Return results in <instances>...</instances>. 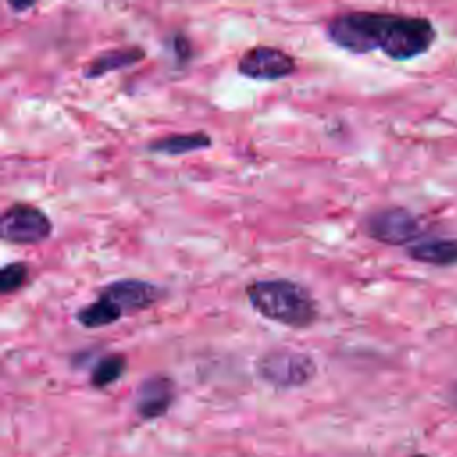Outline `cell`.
<instances>
[{"label":"cell","instance_id":"8992f818","mask_svg":"<svg viewBox=\"0 0 457 457\" xmlns=\"http://www.w3.org/2000/svg\"><path fill=\"white\" fill-rule=\"evenodd\" d=\"M241 77L250 80L275 82L296 73V57L278 46L255 45L245 50L236 66Z\"/></svg>","mask_w":457,"mask_h":457},{"label":"cell","instance_id":"9c48e42d","mask_svg":"<svg viewBox=\"0 0 457 457\" xmlns=\"http://www.w3.org/2000/svg\"><path fill=\"white\" fill-rule=\"evenodd\" d=\"M145 57H146V50L139 45L109 48L96 54L93 59H89L82 66V77L87 80H96L109 73L132 68L141 61H145Z\"/></svg>","mask_w":457,"mask_h":457},{"label":"cell","instance_id":"9a60e30c","mask_svg":"<svg viewBox=\"0 0 457 457\" xmlns=\"http://www.w3.org/2000/svg\"><path fill=\"white\" fill-rule=\"evenodd\" d=\"M166 48L170 52V55H173V64L175 68H186L191 59H193V43L189 39L187 34H184L182 30H173L166 41Z\"/></svg>","mask_w":457,"mask_h":457},{"label":"cell","instance_id":"e0dca14e","mask_svg":"<svg viewBox=\"0 0 457 457\" xmlns=\"http://www.w3.org/2000/svg\"><path fill=\"white\" fill-rule=\"evenodd\" d=\"M450 400L457 405V382L453 384V387H452V391H450Z\"/></svg>","mask_w":457,"mask_h":457},{"label":"cell","instance_id":"7c38bea8","mask_svg":"<svg viewBox=\"0 0 457 457\" xmlns=\"http://www.w3.org/2000/svg\"><path fill=\"white\" fill-rule=\"evenodd\" d=\"M73 318L80 327H84L87 330H95V328H104V327L114 325L116 321H120L123 318V314L111 302L96 296L93 302L80 305L75 311Z\"/></svg>","mask_w":457,"mask_h":457},{"label":"cell","instance_id":"6da1fadb","mask_svg":"<svg viewBox=\"0 0 457 457\" xmlns=\"http://www.w3.org/2000/svg\"><path fill=\"white\" fill-rule=\"evenodd\" d=\"M325 36L334 46L348 54L382 52L393 61H411L430 50L437 32L425 16L346 11L327 20Z\"/></svg>","mask_w":457,"mask_h":457},{"label":"cell","instance_id":"277c9868","mask_svg":"<svg viewBox=\"0 0 457 457\" xmlns=\"http://www.w3.org/2000/svg\"><path fill=\"white\" fill-rule=\"evenodd\" d=\"M54 223L50 216L34 204L12 202L2 211L0 237L18 246H36L50 239Z\"/></svg>","mask_w":457,"mask_h":457},{"label":"cell","instance_id":"2e32d148","mask_svg":"<svg viewBox=\"0 0 457 457\" xmlns=\"http://www.w3.org/2000/svg\"><path fill=\"white\" fill-rule=\"evenodd\" d=\"M5 5H7L14 14H21V12H27V11L34 9L37 4H36V2H32V4H12V2H7Z\"/></svg>","mask_w":457,"mask_h":457},{"label":"cell","instance_id":"4fadbf2b","mask_svg":"<svg viewBox=\"0 0 457 457\" xmlns=\"http://www.w3.org/2000/svg\"><path fill=\"white\" fill-rule=\"evenodd\" d=\"M127 357L120 352H114V353H105L102 355L93 370H91V375H89V384L95 387V389H105L109 387L111 384L118 382L125 371H127Z\"/></svg>","mask_w":457,"mask_h":457},{"label":"cell","instance_id":"ac0fdd59","mask_svg":"<svg viewBox=\"0 0 457 457\" xmlns=\"http://www.w3.org/2000/svg\"><path fill=\"white\" fill-rule=\"evenodd\" d=\"M412 457H427V455H421V453H420V455H412Z\"/></svg>","mask_w":457,"mask_h":457},{"label":"cell","instance_id":"7a4b0ae2","mask_svg":"<svg viewBox=\"0 0 457 457\" xmlns=\"http://www.w3.org/2000/svg\"><path fill=\"white\" fill-rule=\"evenodd\" d=\"M245 296L259 316L282 327L305 330L320 318V305L311 289L291 278L250 280L245 286Z\"/></svg>","mask_w":457,"mask_h":457},{"label":"cell","instance_id":"30bf717a","mask_svg":"<svg viewBox=\"0 0 457 457\" xmlns=\"http://www.w3.org/2000/svg\"><path fill=\"white\" fill-rule=\"evenodd\" d=\"M212 146V137L205 130H191V132H171L146 143V152L177 157L200 150H209Z\"/></svg>","mask_w":457,"mask_h":457},{"label":"cell","instance_id":"ba28073f","mask_svg":"<svg viewBox=\"0 0 457 457\" xmlns=\"http://www.w3.org/2000/svg\"><path fill=\"white\" fill-rule=\"evenodd\" d=\"M177 396L175 382L164 373H154L143 378L136 389L134 409L143 420H155L164 416Z\"/></svg>","mask_w":457,"mask_h":457},{"label":"cell","instance_id":"52a82bcc","mask_svg":"<svg viewBox=\"0 0 457 457\" xmlns=\"http://www.w3.org/2000/svg\"><path fill=\"white\" fill-rule=\"evenodd\" d=\"M96 296L111 302L123 316H132L154 307L164 296V289L150 280L130 277L104 284Z\"/></svg>","mask_w":457,"mask_h":457},{"label":"cell","instance_id":"8fae6325","mask_svg":"<svg viewBox=\"0 0 457 457\" xmlns=\"http://www.w3.org/2000/svg\"><path fill=\"white\" fill-rule=\"evenodd\" d=\"M409 259L428 266H455L457 264V239L436 237L420 239L405 248Z\"/></svg>","mask_w":457,"mask_h":457},{"label":"cell","instance_id":"5b68a950","mask_svg":"<svg viewBox=\"0 0 457 457\" xmlns=\"http://www.w3.org/2000/svg\"><path fill=\"white\" fill-rule=\"evenodd\" d=\"M362 230L373 241L389 246H411L423 236L420 218L405 207H382L370 212L362 221Z\"/></svg>","mask_w":457,"mask_h":457},{"label":"cell","instance_id":"5bb4252c","mask_svg":"<svg viewBox=\"0 0 457 457\" xmlns=\"http://www.w3.org/2000/svg\"><path fill=\"white\" fill-rule=\"evenodd\" d=\"M30 278V266L25 261H12L0 268V293L12 295L27 286Z\"/></svg>","mask_w":457,"mask_h":457},{"label":"cell","instance_id":"3957f363","mask_svg":"<svg viewBox=\"0 0 457 457\" xmlns=\"http://www.w3.org/2000/svg\"><path fill=\"white\" fill-rule=\"evenodd\" d=\"M257 375L273 387L291 389L309 384L316 375L314 359L293 348H271L255 362Z\"/></svg>","mask_w":457,"mask_h":457}]
</instances>
